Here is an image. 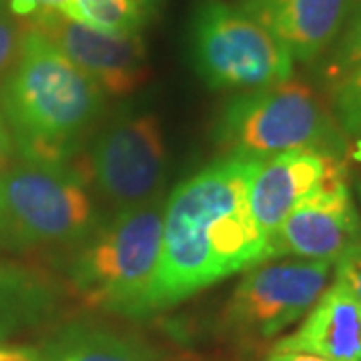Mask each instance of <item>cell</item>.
Returning a JSON list of instances; mask_svg holds the SVG:
<instances>
[{"instance_id":"6da1fadb","label":"cell","mask_w":361,"mask_h":361,"mask_svg":"<svg viewBox=\"0 0 361 361\" xmlns=\"http://www.w3.org/2000/svg\"><path fill=\"white\" fill-rule=\"evenodd\" d=\"M259 163L225 157L171 193L157 267L133 317L173 307L221 279L269 261V241L249 205Z\"/></svg>"},{"instance_id":"7a4b0ae2","label":"cell","mask_w":361,"mask_h":361,"mask_svg":"<svg viewBox=\"0 0 361 361\" xmlns=\"http://www.w3.org/2000/svg\"><path fill=\"white\" fill-rule=\"evenodd\" d=\"M103 103V90L28 26L18 59L0 87L18 159L71 165Z\"/></svg>"},{"instance_id":"3957f363","label":"cell","mask_w":361,"mask_h":361,"mask_svg":"<svg viewBox=\"0 0 361 361\" xmlns=\"http://www.w3.org/2000/svg\"><path fill=\"white\" fill-rule=\"evenodd\" d=\"M213 139L225 157L251 161L295 149H315L343 159L348 149L345 133L317 92L293 78L235 94L221 111Z\"/></svg>"},{"instance_id":"277c9868","label":"cell","mask_w":361,"mask_h":361,"mask_svg":"<svg viewBox=\"0 0 361 361\" xmlns=\"http://www.w3.org/2000/svg\"><path fill=\"white\" fill-rule=\"evenodd\" d=\"M163 197L118 209L73 245L66 275L85 303L135 315L157 267L163 233Z\"/></svg>"},{"instance_id":"5b68a950","label":"cell","mask_w":361,"mask_h":361,"mask_svg":"<svg viewBox=\"0 0 361 361\" xmlns=\"http://www.w3.org/2000/svg\"><path fill=\"white\" fill-rule=\"evenodd\" d=\"M97 223L87 183L73 165L18 159L0 173L2 249L77 245Z\"/></svg>"},{"instance_id":"8992f818","label":"cell","mask_w":361,"mask_h":361,"mask_svg":"<svg viewBox=\"0 0 361 361\" xmlns=\"http://www.w3.org/2000/svg\"><path fill=\"white\" fill-rule=\"evenodd\" d=\"M189 42L195 71L217 90H255L293 75V56L279 40L225 0H197Z\"/></svg>"},{"instance_id":"52a82bcc","label":"cell","mask_w":361,"mask_h":361,"mask_svg":"<svg viewBox=\"0 0 361 361\" xmlns=\"http://www.w3.org/2000/svg\"><path fill=\"white\" fill-rule=\"evenodd\" d=\"M73 167L116 211L163 197L167 149L157 118L149 113L118 116L94 137L85 161Z\"/></svg>"},{"instance_id":"ba28073f","label":"cell","mask_w":361,"mask_h":361,"mask_svg":"<svg viewBox=\"0 0 361 361\" xmlns=\"http://www.w3.org/2000/svg\"><path fill=\"white\" fill-rule=\"evenodd\" d=\"M327 261L285 259L249 269L225 307V323L241 336L269 339L315 305L331 273Z\"/></svg>"},{"instance_id":"9c48e42d","label":"cell","mask_w":361,"mask_h":361,"mask_svg":"<svg viewBox=\"0 0 361 361\" xmlns=\"http://www.w3.org/2000/svg\"><path fill=\"white\" fill-rule=\"evenodd\" d=\"M357 243H361V217L345 175H341L327 180L287 215L269 239V261L295 257L336 263Z\"/></svg>"},{"instance_id":"30bf717a","label":"cell","mask_w":361,"mask_h":361,"mask_svg":"<svg viewBox=\"0 0 361 361\" xmlns=\"http://www.w3.org/2000/svg\"><path fill=\"white\" fill-rule=\"evenodd\" d=\"M109 97H125L149 78L141 37H118L52 13L30 23Z\"/></svg>"},{"instance_id":"8fae6325","label":"cell","mask_w":361,"mask_h":361,"mask_svg":"<svg viewBox=\"0 0 361 361\" xmlns=\"http://www.w3.org/2000/svg\"><path fill=\"white\" fill-rule=\"evenodd\" d=\"M341 175H345L343 159L315 149L285 151L261 161L249 189L259 231L269 241L305 197Z\"/></svg>"},{"instance_id":"7c38bea8","label":"cell","mask_w":361,"mask_h":361,"mask_svg":"<svg viewBox=\"0 0 361 361\" xmlns=\"http://www.w3.org/2000/svg\"><path fill=\"white\" fill-rule=\"evenodd\" d=\"M237 6L269 30L293 61L311 63L336 42L355 0H239Z\"/></svg>"},{"instance_id":"4fadbf2b","label":"cell","mask_w":361,"mask_h":361,"mask_svg":"<svg viewBox=\"0 0 361 361\" xmlns=\"http://www.w3.org/2000/svg\"><path fill=\"white\" fill-rule=\"evenodd\" d=\"M273 351H301L327 361H361V303L336 281L307 311L295 334L275 343Z\"/></svg>"},{"instance_id":"5bb4252c","label":"cell","mask_w":361,"mask_h":361,"mask_svg":"<svg viewBox=\"0 0 361 361\" xmlns=\"http://www.w3.org/2000/svg\"><path fill=\"white\" fill-rule=\"evenodd\" d=\"M59 287L44 271L0 261V341L51 322Z\"/></svg>"},{"instance_id":"9a60e30c","label":"cell","mask_w":361,"mask_h":361,"mask_svg":"<svg viewBox=\"0 0 361 361\" xmlns=\"http://www.w3.org/2000/svg\"><path fill=\"white\" fill-rule=\"evenodd\" d=\"M37 351L40 361H153L135 341L82 323L63 327Z\"/></svg>"},{"instance_id":"2e32d148","label":"cell","mask_w":361,"mask_h":361,"mask_svg":"<svg viewBox=\"0 0 361 361\" xmlns=\"http://www.w3.org/2000/svg\"><path fill=\"white\" fill-rule=\"evenodd\" d=\"M61 14L118 37L141 35L149 18V13L133 0H66Z\"/></svg>"},{"instance_id":"e0dca14e","label":"cell","mask_w":361,"mask_h":361,"mask_svg":"<svg viewBox=\"0 0 361 361\" xmlns=\"http://www.w3.org/2000/svg\"><path fill=\"white\" fill-rule=\"evenodd\" d=\"M361 65V0L355 2L353 11L345 20L343 30L339 32L336 40L334 54L327 63L325 75L331 80H339L355 66Z\"/></svg>"},{"instance_id":"ac0fdd59","label":"cell","mask_w":361,"mask_h":361,"mask_svg":"<svg viewBox=\"0 0 361 361\" xmlns=\"http://www.w3.org/2000/svg\"><path fill=\"white\" fill-rule=\"evenodd\" d=\"M334 111L339 129L361 139V65L336 82Z\"/></svg>"},{"instance_id":"d6986e66","label":"cell","mask_w":361,"mask_h":361,"mask_svg":"<svg viewBox=\"0 0 361 361\" xmlns=\"http://www.w3.org/2000/svg\"><path fill=\"white\" fill-rule=\"evenodd\" d=\"M23 35L25 30L18 28L13 16L0 11V78L6 77L16 63L23 44Z\"/></svg>"},{"instance_id":"ffe728a7","label":"cell","mask_w":361,"mask_h":361,"mask_svg":"<svg viewBox=\"0 0 361 361\" xmlns=\"http://www.w3.org/2000/svg\"><path fill=\"white\" fill-rule=\"evenodd\" d=\"M336 263V277L348 285L349 291L357 297L361 303V243L348 249Z\"/></svg>"},{"instance_id":"44dd1931","label":"cell","mask_w":361,"mask_h":361,"mask_svg":"<svg viewBox=\"0 0 361 361\" xmlns=\"http://www.w3.org/2000/svg\"><path fill=\"white\" fill-rule=\"evenodd\" d=\"M4 2H6L11 14L32 23L47 14L61 13L66 0H4Z\"/></svg>"},{"instance_id":"7402d4cb","label":"cell","mask_w":361,"mask_h":361,"mask_svg":"<svg viewBox=\"0 0 361 361\" xmlns=\"http://www.w3.org/2000/svg\"><path fill=\"white\" fill-rule=\"evenodd\" d=\"M16 155L14 153V141L11 129H8V123L4 118L2 113V104H0V173L11 165V159Z\"/></svg>"},{"instance_id":"603a6c76","label":"cell","mask_w":361,"mask_h":361,"mask_svg":"<svg viewBox=\"0 0 361 361\" xmlns=\"http://www.w3.org/2000/svg\"><path fill=\"white\" fill-rule=\"evenodd\" d=\"M0 361H40V357L37 349L0 343Z\"/></svg>"},{"instance_id":"cb8c5ba5","label":"cell","mask_w":361,"mask_h":361,"mask_svg":"<svg viewBox=\"0 0 361 361\" xmlns=\"http://www.w3.org/2000/svg\"><path fill=\"white\" fill-rule=\"evenodd\" d=\"M267 361H327L319 355L301 353V351H271Z\"/></svg>"},{"instance_id":"d4e9b609","label":"cell","mask_w":361,"mask_h":361,"mask_svg":"<svg viewBox=\"0 0 361 361\" xmlns=\"http://www.w3.org/2000/svg\"><path fill=\"white\" fill-rule=\"evenodd\" d=\"M133 2H137L142 11H147V13H153V11H157V6H159L163 0H133Z\"/></svg>"},{"instance_id":"484cf974","label":"cell","mask_w":361,"mask_h":361,"mask_svg":"<svg viewBox=\"0 0 361 361\" xmlns=\"http://www.w3.org/2000/svg\"><path fill=\"white\" fill-rule=\"evenodd\" d=\"M357 197H360V203H361V180L357 183Z\"/></svg>"}]
</instances>
